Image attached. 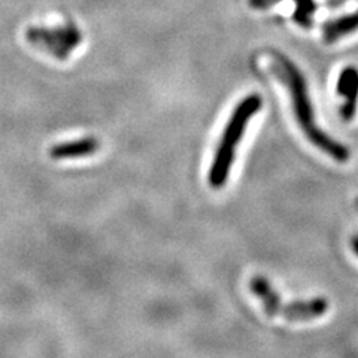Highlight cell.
<instances>
[{"label":"cell","mask_w":358,"mask_h":358,"mask_svg":"<svg viewBox=\"0 0 358 358\" xmlns=\"http://www.w3.org/2000/svg\"><path fill=\"white\" fill-rule=\"evenodd\" d=\"M273 73H276L279 80L285 84V87H288L297 122L301 130L306 133V136L312 141V143L330 155L333 160L341 163L348 162V148H345L343 145L329 138L326 133H322L317 127L315 121H313V110L306 92V83L301 73L297 71V67L288 59L276 55L273 60Z\"/></svg>","instance_id":"obj_1"},{"label":"cell","mask_w":358,"mask_h":358,"mask_svg":"<svg viewBox=\"0 0 358 358\" xmlns=\"http://www.w3.org/2000/svg\"><path fill=\"white\" fill-rule=\"evenodd\" d=\"M260 108H262V99L259 94L246 96L242 102L234 108L233 114L220 139L214 160H212V164H210L209 175H208V181L210 187L221 188L227 182L231 166L234 162V155H236L238 143L243 138V133L246 130V126H248V122L257 112L260 110Z\"/></svg>","instance_id":"obj_2"},{"label":"cell","mask_w":358,"mask_h":358,"mask_svg":"<svg viewBox=\"0 0 358 358\" xmlns=\"http://www.w3.org/2000/svg\"><path fill=\"white\" fill-rule=\"evenodd\" d=\"M27 41L57 59H66L81 42V33L72 24L57 27H30Z\"/></svg>","instance_id":"obj_3"},{"label":"cell","mask_w":358,"mask_h":358,"mask_svg":"<svg viewBox=\"0 0 358 358\" xmlns=\"http://www.w3.org/2000/svg\"><path fill=\"white\" fill-rule=\"evenodd\" d=\"M329 305L324 299H312L306 301H293V303L284 305L282 301L275 309L273 317H282L291 321H301V320H312L321 317L326 313Z\"/></svg>","instance_id":"obj_4"},{"label":"cell","mask_w":358,"mask_h":358,"mask_svg":"<svg viewBox=\"0 0 358 358\" xmlns=\"http://www.w3.org/2000/svg\"><path fill=\"white\" fill-rule=\"evenodd\" d=\"M100 143L94 138H83L69 142H62L54 145L50 150L51 159L54 160H73L83 159V157H90L99 151Z\"/></svg>","instance_id":"obj_5"},{"label":"cell","mask_w":358,"mask_h":358,"mask_svg":"<svg viewBox=\"0 0 358 358\" xmlns=\"http://www.w3.org/2000/svg\"><path fill=\"white\" fill-rule=\"evenodd\" d=\"M338 93L345 97V103L342 106V118L351 120L355 114L357 100H358V71L354 67H346L342 71L338 80Z\"/></svg>","instance_id":"obj_6"},{"label":"cell","mask_w":358,"mask_h":358,"mask_svg":"<svg viewBox=\"0 0 358 358\" xmlns=\"http://www.w3.org/2000/svg\"><path fill=\"white\" fill-rule=\"evenodd\" d=\"M358 29V13L342 17L336 21L329 22L324 27V41L327 43L339 41L341 38L350 35V33L355 31Z\"/></svg>","instance_id":"obj_7"},{"label":"cell","mask_w":358,"mask_h":358,"mask_svg":"<svg viewBox=\"0 0 358 358\" xmlns=\"http://www.w3.org/2000/svg\"><path fill=\"white\" fill-rule=\"evenodd\" d=\"M279 2V0H250V3L254 8H267L273 3ZM297 8H296V21L300 26H309V22L312 21L313 15V6L312 0H294Z\"/></svg>","instance_id":"obj_8"},{"label":"cell","mask_w":358,"mask_h":358,"mask_svg":"<svg viewBox=\"0 0 358 358\" xmlns=\"http://www.w3.org/2000/svg\"><path fill=\"white\" fill-rule=\"evenodd\" d=\"M351 245H352V250H354V252L358 255V236H354V238H352Z\"/></svg>","instance_id":"obj_9"}]
</instances>
